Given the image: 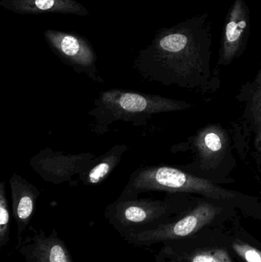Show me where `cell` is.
I'll return each instance as SVG.
<instances>
[{"mask_svg":"<svg viewBox=\"0 0 261 262\" xmlns=\"http://www.w3.org/2000/svg\"><path fill=\"white\" fill-rule=\"evenodd\" d=\"M93 104L94 107L88 115L94 118L95 127L98 129L107 128L118 121L133 123L134 126L147 125L153 115L182 112L193 107L191 103L183 100L122 89L101 92Z\"/></svg>","mask_w":261,"mask_h":262,"instance_id":"obj_4","label":"cell"},{"mask_svg":"<svg viewBox=\"0 0 261 262\" xmlns=\"http://www.w3.org/2000/svg\"><path fill=\"white\" fill-rule=\"evenodd\" d=\"M212 38L208 14L192 17L160 38L151 59L139 66V73L162 85L216 92L221 81L211 69Z\"/></svg>","mask_w":261,"mask_h":262,"instance_id":"obj_1","label":"cell"},{"mask_svg":"<svg viewBox=\"0 0 261 262\" xmlns=\"http://www.w3.org/2000/svg\"><path fill=\"white\" fill-rule=\"evenodd\" d=\"M98 157L90 152L64 154L51 149H41L30 160L32 169L45 181L54 184L73 182L93 166Z\"/></svg>","mask_w":261,"mask_h":262,"instance_id":"obj_8","label":"cell"},{"mask_svg":"<svg viewBox=\"0 0 261 262\" xmlns=\"http://www.w3.org/2000/svg\"><path fill=\"white\" fill-rule=\"evenodd\" d=\"M258 158H259V162H260V164L261 165V151L260 152H258Z\"/></svg>","mask_w":261,"mask_h":262,"instance_id":"obj_17","label":"cell"},{"mask_svg":"<svg viewBox=\"0 0 261 262\" xmlns=\"http://www.w3.org/2000/svg\"><path fill=\"white\" fill-rule=\"evenodd\" d=\"M191 262H233L224 249H211L196 252L190 258Z\"/></svg>","mask_w":261,"mask_h":262,"instance_id":"obj_14","label":"cell"},{"mask_svg":"<svg viewBox=\"0 0 261 262\" xmlns=\"http://www.w3.org/2000/svg\"><path fill=\"white\" fill-rule=\"evenodd\" d=\"M9 186L12 215L16 223L18 238L21 242V235L26 232L35 213L40 192L36 186L15 172L12 173L9 180Z\"/></svg>","mask_w":261,"mask_h":262,"instance_id":"obj_10","label":"cell"},{"mask_svg":"<svg viewBox=\"0 0 261 262\" xmlns=\"http://www.w3.org/2000/svg\"><path fill=\"white\" fill-rule=\"evenodd\" d=\"M236 99L243 110L231 131L234 148L242 157L245 156L252 141L258 154L261 151V64L254 79L241 85Z\"/></svg>","mask_w":261,"mask_h":262,"instance_id":"obj_7","label":"cell"},{"mask_svg":"<svg viewBox=\"0 0 261 262\" xmlns=\"http://www.w3.org/2000/svg\"><path fill=\"white\" fill-rule=\"evenodd\" d=\"M251 12L245 0H234L225 18L218 66H228L240 58L248 44Z\"/></svg>","mask_w":261,"mask_h":262,"instance_id":"obj_9","label":"cell"},{"mask_svg":"<svg viewBox=\"0 0 261 262\" xmlns=\"http://www.w3.org/2000/svg\"><path fill=\"white\" fill-rule=\"evenodd\" d=\"M185 194H176L165 200L121 199L107 206L106 218L124 238L154 229L165 223L173 212L183 204Z\"/></svg>","mask_w":261,"mask_h":262,"instance_id":"obj_5","label":"cell"},{"mask_svg":"<svg viewBox=\"0 0 261 262\" xmlns=\"http://www.w3.org/2000/svg\"><path fill=\"white\" fill-rule=\"evenodd\" d=\"M128 149L126 144H116L101 157H98L91 168L82 175L78 180L86 186H96L107 180L113 169L122 160L124 152Z\"/></svg>","mask_w":261,"mask_h":262,"instance_id":"obj_12","label":"cell"},{"mask_svg":"<svg viewBox=\"0 0 261 262\" xmlns=\"http://www.w3.org/2000/svg\"><path fill=\"white\" fill-rule=\"evenodd\" d=\"M234 206L226 202L200 196L199 202L177 221L167 222L154 229L124 238L130 244L151 246L159 242L179 239L196 233Z\"/></svg>","mask_w":261,"mask_h":262,"instance_id":"obj_6","label":"cell"},{"mask_svg":"<svg viewBox=\"0 0 261 262\" xmlns=\"http://www.w3.org/2000/svg\"><path fill=\"white\" fill-rule=\"evenodd\" d=\"M147 192L196 194L239 207L252 205L256 202L255 199L250 195L196 177L179 166L164 165L138 168L129 177L128 183L119 198H138L141 193Z\"/></svg>","mask_w":261,"mask_h":262,"instance_id":"obj_2","label":"cell"},{"mask_svg":"<svg viewBox=\"0 0 261 262\" xmlns=\"http://www.w3.org/2000/svg\"><path fill=\"white\" fill-rule=\"evenodd\" d=\"M234 148L231 131L216 123L201 127L185 142L173 146L171 150L189 152L190 163L180 167L196 177L222 186L235 182L232 177L237 166Z\"/></svg>","mask_w":261,"mask_h":262,"instance_id":"obj_3","label":"cell"},{"mask_svg":"<svg viewBox=\"0 0 261 262\" xmlns=\"http://www.w3.org/2000/svg\"><path fill=\"white\" fill-rule=\"evenodd\" d=\"M55 0H35V6L41 10H48L53 7Z\"/></svg>","mask_w":261,"mask_h":262,"instance_id":"obj_16","label":"cell"},{"mask_svg":"<svg viewBox=\"0 0 261 262\" xmlns=\"http://www.w3.org/2000/svg\"><path fill=\"white\" fill-rule=\"evenodd\" d=\"M26 262H75L65 243L54 231L50 236L35 232L20 249Z\"/></svg>","mask_w":261,"mask_h":262,"instance_id":"obj_11","label":"cell"},{"mask_svg":"<svg viewBox=\"0 0 261 262\" xmlns=\"http://www.w3.org/2000/svg\"><path fill=\"white\" fill-rule=\"evenodd\" d=\"M10 233V212L6 195V182L0 183V248L7 246Z\"/></svg>","mask_w":261,"mask_h":262,"instance_id":"obj_13","label":"cell"},{"mask_svg":"<svg viewBox=\"0 0 261 262\" xmlns=\"http://www.w3.org/2000/svg\"><path fill=\"white\" fill-rule=\"evenodd\" d=\"M232 248L245 262H261V251L247 243L235 242Z\"/></svg>","mask_w":261,"mask_h":262,"instance_id":"obj_15","label":"cell"}]
</instances>
